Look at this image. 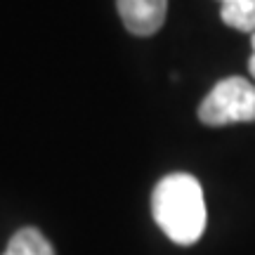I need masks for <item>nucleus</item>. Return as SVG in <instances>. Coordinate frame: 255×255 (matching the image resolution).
<instances>
[{
  "label": "nucleus",
  "mask_w": 255,
  "mask_h": 255,
  "mask_svg": "<svg viewBox=\"0 0 255 255\" xmlns=\"http://www.w3.org/2000/svg\"><path fill=\"white\" fill-rule=\"evenodd\" d=\"M116 7L132 36H154L165 21L168 0H116Z\"/></svg>",
  "instance_id": "3"
},
{
  "label": "nucleus",
  "mask_w": 255,
  "mask_h": 255,
  "mask_svg": "<svg viewBox=\"0 0 255 255\" xmlns=\"http://www.w3.org/2000/svg\"><path fill=\"white\" fill-rule=\"evenodd\" d=\"M222 21L239 31H255V0H220Z\"/></svg>",
  "instance_id": "5"
},
{
  "label": "nucleus",
  "mask_w": 255,
  "mask_h": 255,
  "mask_svg": "<svg viewBox=\"0 0 255 255\" xmlns=\"http://www.w3.org/2000/svg\"><path fill=\"white\" fill-rule=\"evenodd\" d=\"M251 43H253V52H255V31H253V36H251Z\"/></svg>",
  "instance_id": "7"
},
{
  "label": "nucleus",
  "mask_w": 255,
  "mask_h": 255,
  "mask_svg": "<svg viewBox=\"0 0 255 255\" xmlns=\"http://www.w3.org/2000/svg\"><path fill=\"white\" fill-rule=\"evenodd\" d=\"M199 119L206 126L251 123L255 121V88L241 76L220 81L199 104Z\"/></svg>",
  "instance_id": "2"
},
{
  "label": "nucleus",
  "mask_w": 255,
  "mask_h": 255,
  "mask_svg": "<svg viewBox=\"0 0 255 255\" xmlns=\"http://www.w3.org/2000/svg\"><path fill=\"white\" fill-rule=\"evenodd\" d=\"M2 255H55V248L36 227H24L9 239Z\"/></svg>",
  "instance_id": "4"
},
{
  "label": "nucleus",
  "mask_w": 255,
  "mask_h": 255,
  "mask_svg": "<svg viewBox=\"0 0 255 255\" xmlns=\"http://www.w3.org/2000/svg\"><path fill=\"white\" fill-rule=\"evenodd\" d=\"M151 215L173 244H196L206 232V201L201 182L189 173L165 175L151 194Z\"/></svg>",
  "instance_id": "1"
},
{
  "label": "nucleus",
  "mask_w": 255,
  "mask_h": 255,
  "mask_svg": "<svg viewBox=\"0 0 255 255\" xmlns=\"http://www.w3.org/2000/svg\"><path fill=\"white\" fill-rule=\"evenodd\" d=\"M248 71H251V76L255 78V52L251 55V59H248Z\"/></svg>",
  "instance_id": "6"
}]
</instances>
